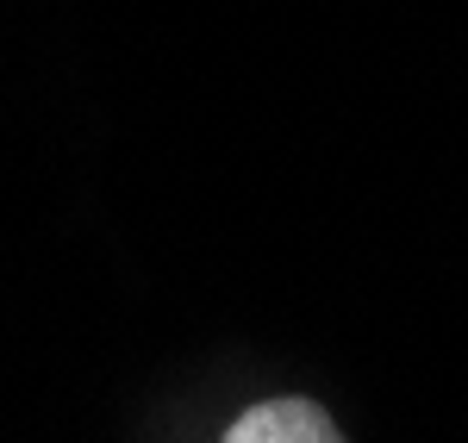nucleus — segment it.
I'll use <instances>...</instances> for the list:
<instances>
[{"instance_id": "f257e3e1", "label": "nucleus", "mask_w": 468, "mask_h": 443, "mask_svg": "<svg viewBox=\"0 0 468 443\" xmlns=\"http://www.w3.org/2000/svg\"><path fill=\"white\" fill-rule=\"evenodd\" d=\"M225 443H344V431L313 400H262L225 431Z\"/></svg>"}]
</instances>
